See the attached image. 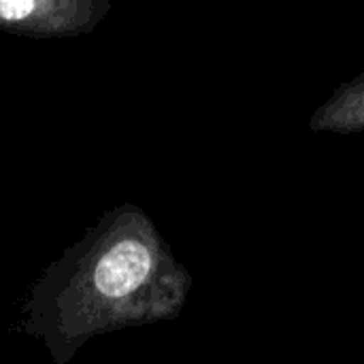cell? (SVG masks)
Returning a JSON list of instances; mask_svg holds the SVG:
<instances>
[{
    "instance_id": "6da1fadb",
    "label": "cell",
    "mask_w": 364,
    "mask_h": 364,
    "mask_svg": "<svg viewBox=\"0 0 364 364\" xmlns=\"http://www.w3.org/2000/svg\"><path fill=\"white\" fill-rule=\"evenodd\" d=\"M192 275L136 205H122L53 262L32 288L23 328L55 364L98 335L175 320Z\"/></svg>"
},
{
    "instance_id": "3957f363",
    "label": "cell",
    "mask_w": 364,
    "mask_h": 364,
    "mask_svg": "<svg viewBox=\"0 0 364 364\" xmlns=\"http://www.w3.org/2000/svg\"><path fill=\"white\" fill-rule=\"evenodd\" d=\"M318 134H358L364 132V70L343 81L311 113L307 122Z\"/></svg>"
},
{
    "instance_id": "7a4b0ae2",
    "label": "cell",
    "mask_w": 364,
    "mask_h": 364,
    "mask_svg": "<svg viewBox=\"0 0 364 364\" xmlns=\"http://www.w3.org/2000/svg\"><path fill=\"white\" fill-rule=\"evenodd\" d=\"M107 0H0V32L66 38L92 32L109 11Z\"/></svg>"
}]
</instances>
